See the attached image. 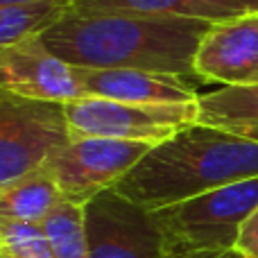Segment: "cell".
Returning <instances> with one entry per match:
<instances>
[{"label": "cell", "instance_id": "1", "mask_svg": "<svg viewBox=\"0 0 258 258\" xmlns=\"http://www.w3.org/2000/svg\"><path fill=\"white\" fill-rule=\"evenodd\" d=\"M211 25L188 16L68 12L41 34V41L75 68L195 77V54Z\"/></svg>", "mask_w": 258, "mask_h": 258}, {"label": "cell", "instance_id": "2", "mask_svg": "<svg viewBox=\"0 0 258 258\" xmlns=\"http://www.w3.org/2000/svg\"><path fill=\"white\" fill-rule=\"evenodd\" d=\"M251 177H258L256 141L195 122L152 145L113 190L159 211Z\"/></svg>", "mask_w": 258, "mask_h": 258}, {"label": "cell", "instance_id": "3", "mask_svg": "<svg viewBox=\"0 0 258 258\" xmlns=\"http://www.w3.org/2000/svg\"><path fill=\"white\" fill-rule=\"evenodd\" d=\"M258 209V177L215 188L154 211L170 256L236 249L242 224Z\"/></svg>", "mask_w": 258, "mask_h": 258}, {"label": "cell", "instance_id": "4", "mask_svg": "<svg viewBox=\"0 0 258 258\" xmlns=\"http://www.w3.org/2000/svg\"><path fill=\"white\" fill-rule=\"evenodd\" d=\"M71 141L63 104L0 89V186L43 168Z\"/></svg>", "mask_w": 258, "mask_h": 258}, {"label": "cell", "instance_id": "5", "mask_svg": "<svg viewBox=\"0 0 258 258\" xmlns=\"http://www.w3.org/2000/svg\"><path fill=\"white\" fill-rule=\"evenodd\" d=\"M73 138H116L159 145L172 134L197 122V104H132L104 98L63 104Z\"/></svg>", "mask_w": 258, "mask_h": 258}, {"label": "cell", "instance_id": "6", "mask_svg": "<svg viewBox=\"0 0 258 258\" xmlns=\"http://www.w3.org/2000/svg\"><path fill=\"white\" fill-rule=\"evenodd\" d=\"M150 143L116 138H73L57 150L45 168L54 177L63 202L86 206L116 183L150 152Z\"/></svg>", "mask_w": 258, "mask_h": 258}, {"label": "cell", "instance_id": "7", "mask_svg": "<svg viewBox=\"0 0 258 258\" xmlns=\"http://www.w3.org/2000/svg\"><path fill=\"white\" fill-rule=\"evenodd\" d=\"M91 258H168L170 249L154 211L113 188L84 206Z\"/></svg>", "mask_w": 258, "mask_h": 258}, {"label": "cell", "instance_id": "8", "mask_svg": "<svg viewBox=\"0 0 258 258\" xmlns=\"http://www.w3.org/2000/svg\"><path fill=\"white\" fill-rule=\"evenodd\" d=\"M0 89L21 98L59 104L86 98L84 89L73 75V66L54 57L41 36L0 52Z\"/></svg>", "mask_w": 258, "mask_h": 258}, {"label": "cell", "instance_id": "9", "mask_svg": "<svg viewBox=\"0 0 258 258\" xmlns=\"http://www.w3.org/2000/svg\"><path fill=\"white\" fill-rule=\"evenodd\" d=\"M195 77L222 86L258 84V14L209 27L195 54Z\"/></svg>", "mask_w": 258, "mask_h": 258}, {"label": "cell", "instance_id": "10", "mask_svg": "<svg viewBox=\"0 0 258 258\" xmlns=\"http://www.w3.org/2000/svg\"><path fill=\"white\" fill-rule=\"evenodd\" d=\"M73 75L86 95L132 104H197L200 93L183 77L147 71L75 68Z\"/></svg>", "mask_w": 258, "mask_h": 258}, {"label": "cell", "instance_id": "11", "mask_svg": "<svg viewBox=\"0 0 258 258\" xmlns=\"http://www.w3.org/2000/svg\"><path fill=\"white\" fill-rule=\"evenodd\" d=\"M197 122L227 129L258 143V84L222 86L200 95Z\"/></svg>", "mask_w": 258, "mask_h": 258}, {"label": "cell", "instance_id": "12", "mask_svg": "<svg viewBox=\"0 0 258 258\" xmlns=\"http://www.w3.org/2000/svg\"><path fill=\"white\" fill-rule=\"evenodd\" d=\"M59 202H61L59 186L50 170L43 165L34 172L0 186V220L41 224Z\"/></svg>", "mask_w": 258, "mask_h": 258}, {"label": "cell", "instance_id": "13", "mask_svg": "<svg viewBox=\"0 0 258 258\" xmlns=\"http://www.w3.org/2000/svg\"><path fill=\"white\" fill-rule=\"evenodd\" d=\"M75 14H132V16H188L209 23L227 21L200 0H68Z\"/></svg>", "mask_w": 258, "mask_h": 258}, {"label": "cell", "instance_id": "14", "mask_svg": "<svg viewBox=\"0 0 258 258\" xmlns=\"http://www.w3.org/2000/svg\"><path fill=\"white\" fill-rule=\"evenodd\" d=\"M68 14V0L18 5L0 9V52L27 39L41 36Z\"/></svg>", "mask_w": 258, "mask_h": 258}, {"label": "cell", "instance_id": "15", "mask_svg": "<svg viewBox=\"0 0 258 258\" xmlns=\"http://www.w3.org/2000/svg\"><path fill=\"white\" fill-rule=\"evenodd\" d=\"M57 258H91L84 227V206L59 202L41 222Z\"/></svg>", "mask_w": 258, "mask_h": 258}, {"label": "cell", "instance_id": "16", "mask_svg": "<svg viewBox=\"0 0 258 258\" xmlns=\"http://www.w3.org/2000/svg\"><path fill=\"white\" fill-rule=\"evenodd\" d=\"M0 258H57L41 224L0 220Z\"/></svg>", "mask_w": 258, "mask_h": 258}, {"label": "cell", "instance_id": "17", "mask_svg": "<svg viewBox=\"0 0 258 258\" xmlns=\"http://www.w3.org/2000/svg\"><path fill=\"white\" fill-rule=\"evenodd\" d=\"M200 3L211 7L213 12H218L227 21L229 18L247 16V14H258V0H200Z\"/></svg>", "mask_w": 258, "mask_h": 258}, {"label": "cell", "instance_id": "18", "mask_svg": "<svg viewBox=\"0 0 258 258\" xmlns=\"http://www.w3.org/2000/svg\"><path fill=\"white\" fill-rule=\"evenodd\" d=\"M236 251L242 258H258V209L242 224L236 242Z\"/></svg>", "mask_w": 258, "mask_h": 258}, {"label": "cell", "instance_id": "19", "mask_svg": "<svg viewBox=\"0 0 258 258\" xmlns=\"http://www.w3.org/2000/svg\"><path fill=\"white\" fill-rule=\"evenodd\" d=\"M168 258H242V256L236 249H229V251H195V254H181Z\"/></svg>", "mask_w": 258, "mask_h": 258}, {"label": "cell", "instance_id": "20", "mask_svg": "<svg viewBox=\"0 0 258 258\" xmlns=\"http://www.w3.org/2000/svg\"><path fill=\"white\" fill-rule=\"evenodd\" d=\"M34 3H50V0H0V9L18 7V5H34Z\"/></svg>", "mask_w": 258, "mask_h": 258}]
</instances>
